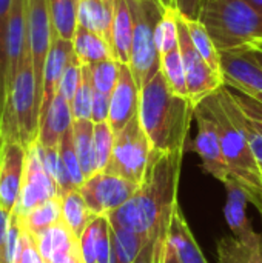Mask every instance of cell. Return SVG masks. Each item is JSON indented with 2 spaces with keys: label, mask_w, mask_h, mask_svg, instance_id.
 <instances>
[{
  "label": "cell",
  "mask_w": 262,
  "mask_h": 263,
  "mask_svg": "<svg viewBox=\"0 0 262 263\" xmlns=\"http://www.w3.org/2000/svg\"><path fill=\"white\" fill-rule=\"evenodd\" d=\"M184 154L182 151H153L147 174L137 191L125 205L107 216L110 223L142 234L148 240L167 239L178 208Z\"/></svg>",
  "instance_id": "6da1fadb"
},
{
  "label": "cell",
  "mask_w": 262,
  "mask_h": 263,
  "mask_svg": "<svg viewBox=\"0 0 262 263\" xmlns=\"http://www.w3.org/2000/svg\"><path fill=\"white\" fill-rule=\"evenodd\" d=\"M195 109L188 99L171 92L162 71H159L141 89L137 114L153 151L185 153L188 149V134Z\"/></svg>",
  "instance_id": "7a4b0ae2"
},
{
  "label": "cell",
  "mask_w": 262,
  "mask_h": 263,
  "mask_svg": "<svg viewBox=\"0 0 262 263\" xmlns=\"http://www.w3.org/2000/svg\"><path fill=\"white\" fill-rule=\"evenodd\" d=\"M199 20L219 52L242 49L262 39V14L246 0H207Z\"/></svg>",
  "instance_id": "3957f363"
},
{
  "label": "cell",
  "mask_w": 262,
  "mask_h": 263,
  "mask_svg": "<svg viewBox=\"0 0 262 263\" xmlns=\"http://www.w3.org/2000/svg\"><path fill=\"white\" fill-rule=\"evenodd\" d=\"M40 89L36 80L29 49L9 86L8 102L0 116V136L17 139L29 148L39 136Z\"/></svg>",
  "instance_id": "277c9868"
},
{
  "label": "cell",
  "mask_w": 262,
  "mask_h": 263,
  "mask_svg": "<svg viewBox=\"0 0 262 263\" xmlns=\"http://www.w3.org/2000/svg\"><path fill=\"white\" fill-rule=\"evenodd\" d=\"M204 102L213 114L222 154L230 168L232 177L244 186L250 203L258 208L262 205V174L242 129L227 114L218 92L212 94Z\"/></svg>",
  "instance_id": "5b68a950"
},
{
  "label": "cell",
  "mask_w": 262,
  "mask_h": 263,
  "mask_svg": "<svg viewBox=\"0 0 262 263\" xmlns=\"http://www.w3.org/2000/svg\"><path fill=\"white\" fill-rule=\"evenodd\" d=\"M133 12V43L130 68L142 89L159 71L161 55L156 48L154 31L164 8L158 0H130Z\"/></svg>",
  "instance_id": "8992f818"
},
{
  "label": "cell",
  "mask_w": 262,
  "mask_h": 263,
  "mask_svg": "<svg viewBox=\"0 0 262 263\" xmlns=\"http://www.w3.org/2000/svg\"><path fill=\"white\" fill-rule=\"evenodd\" d=\"M151 156V142L141 125L139 116H136L120 131L116 133L113 154L108 166L103 171L114 173L141 185L147 174Z\"/></svg>",
  "instance_id": "52a82bcc"
},
{
  "label": "cell",
  "mask_w": 262,
  "mask_h": 263,
  "mask_svg": "<svg viewBox=\"0 0 262 263\" xmlns=\"http://www.w3.org/2000/svg\"><path fill=\"white\" fill-rule=\"evenodd\" d=\"M179 49L185 68V79L188 88V99L196 108L212 94L218 92L224 86V77L216 72L195 48L185 20L179 15Z\"/></svg>",
  "instance_id": "ba28073f"
},
{
  "label": "cell",
  "mask_w": 262,
  "mask_h": 263,
  "mask_svg": "<svg viewBox=\"0 0 262 263\" xmlns=\"http://www.w3.org/2000/svg\"><path fill=\"white\" fill-rule=\"evenodd\" d=\"M139 185L114 173L99 171L88 177L79 188L94 216H108L125 205L137 191Z\"/></svg>",
  "instance_id": "9c48e42d"
},
{
  "label": "cell",
  "mask_w": 262,
  "mask_h": 263,
  "mask_svg": "<svg viewBox=\"0 0 262 263\" xmlns=\"http://www.w3.org/2000/svg\"><path fill=\"white\" fill-rule=\"evenodd\" d=\"M195 120L198 122V134L191 140L188 148L201 157L202 170L224 183L232 177V173L222 154L221 140L213 114L205 102H201L196 106Z\"/></svg>",
  "instance_id": "30bf717a"
},
{
  "label": "cell",
  "mask_w": 262,
  "mask_h": 263,
  "mask_svg": "<svg viewBox=\"0 0 262 263\" xmlns=\"http://www.w3.org/2000/svg\"><path fill=\"white\" fill-rule=\"evenodd\" d=\"M28 148L17 139L0 136V205L11 214L19 202Z\"/></svg>",
  "instance_id": "8fae6325"
},
{
  "label": "cell",
  "mask_w": 262,
  "mask_h": 263,
  "mask_svg": "<svg viewBox=\"0 0 262 263\" xmlns=\"http://www.w3.org/2000/svg\"><path fill=\"white\" fill-rule=\"evenodd\" d=\"M26 2V32L28 49L32 60L36 80L42 97L43 66L54 37L53 25L48 11V0H25Z\"/></svg>",
  "instance_id": "7c38bea8"
},
{
  "label": "cell",
  "mask_w": 262,
  "mask_h": 263,
  "mask_svg": "<svg viewBox=\"0 0 262 263\" xmlns=\"http://www.w3.org/2000/svg\"><path fill=\"white\" fill-rule=\"evenodd\" d=\"M59 188L49 173L46 171L40 154H39V146L37 140L28 148V157H26V170H25V177L19 196L17 206L12 213L23 214L34 206L59 197Z\"/></svg>",
  "instance_id": "4fadbf2b"
},
{
  "label": "cell",
  "mask_w": 262,
  "mask_h": 263,
  "mask_svg": "<svg viewBox=\"0 0 262 263\" xmlns=\"http://www.w3.org/2000/svg\"><path fill=\"white\" fill-rule=\"evenodd\" d=\"M221 69L224 85L246 92H262V66L247 48L222 51Z\"/></svg>",
  "instance_id": "5bb4252c"
},
{
  "label": "cell",
  "mask_w": 262,
  "mask_h": 263,
  "mask_svg": "<svg viewBox=\"0 0 262 263\" xmlns=\"http://www.w3.org/2000/svg\"><path fill=\"white\" fill-rule=\"evenodd\" d=\"M141 105V88L137 86L130 65L119 66L117 83L110 94V116L108 123L114 133L120 131L128 122L139 114Z\"/></svg>",
  "instance_id": "9a60e30c"
},
{
  "label": "cell",
  "mask_w": 262,
  "mask_h": 263,
  "mask_svg": "<svg viewBox=\"0 0 262 263\" xmlns=\"http://www.w3.org/2000/svg\"><path fill=\"white\" fill-rule=\"evenodd\" d=\"M227 190V202L224 208L225 222L232 231V236L244 243H256L262 240V234L255 231L249 216L247 203L250 202L244 186L233 177L224 182Z\"/></svg>",
  "instance_id": "2e32d148"
},
{
  "label": "cell",
  "mask_w": 262,
  "mask_h": 263,
  "mask_svg": "<svg viewBox=\"0 0 262 263\" xmlns=\"http://www.w3.org/2000/svg\"><path fill=\"white\" fill-rule=\"evenodd\" d=\"M74 55L73 42L53 37L51 48L43 66V82H42V97H40V117L46 112L51 102L57 94V88L62 79V74Z\"/></svg>",
  "instance_id": "e0dca14e"
},
{
  "label": "cell",
  "mask_w": 262,
  "mask_h": 263,
  "mask_svg": "<svg viewBox=\"0 0 262 263\" xmlns=\"http://www.w3.org/2000/svg\"><path fill=\"white\" fill-rule=\"evenodd\" d=\"M28 51L26 32V2L14 0L8 31V94Z\"/></svg>",
  "instance_id": "ac0fdd59"
},
{
  "label": "cell",
  "mask_w": 262,
  "mask_h": 263,
  "mask_svg": "<svg viewBox=\"0 0 262 263\" xmlns=\"http://www.w3.org/2000/svg\"><path fill=\"white\" fill-rule=\"evenodd\" d=\"M73 111L71 105L60 94H56L46 112L39 122L37 142L45 148H57L62 137L73 128Z\"/></svg>",
  "instance_id": "d6986e66"
},
{
  "label": "cell",
  "mask_w": 262,
  "mask_h": 263,
  "mask_svg": "<svg viewBox=\"0 0 262 263\" xmlns=\"http://www.w3.org/2000/svg\"><path fill=\"white\" fill-rule=\"evenodd\" d=\"M83 263H110L111 223L107 216H96L79 239Z\"/></svg>",
  "instance_id": "ffe728a7"
},
{
  "label": "cell",
  "mask_w": 262,
  "mask_h": 263,
  "mask_svg": "<svg viewBox=\"0 0 262 263\" xmlns=\"http://www.w3.org/2000/svg\"><path fill=\"white\" fill-rule=\"evenodd\" d=\"M133 43V12L130 0H114V17L111 26V52L117 63L130 65Z\"/></svg>",
  "instance_id": "44dd1931"
},
{
  "label": "cell",
  "mask_w": 262,
  "mask_h": 263,
  "mask_svg": "<svg viewBox=\"0 0 262 263\" xmlns=\"http://www.w3.org/2000/svg\"><path fill=\"white\" fill-rule=\"evenodd\" d=\"M34 239L45 263L56 262L79 250V239L74 237L63 222L45 230Z\"/></svg>",
  "instance_id": "7402d4cb"
},
{
  "label": "cell",
  "mask_w": 262,
  "mask_h": 263,
  "mask_svg": "<svg viewBox=\"0 0 262 263\" xmlns=\"http://www.w3.org/2000/svg\"><path fill=\"white\" fill-rule=\"evenodd\" d=\"M168 242L176 251L181 263H208L179 206L176 208L170 223Z\"/></svg>",
  "instance_id": "603a6c76"
},
{
  "label": "cell",
  "mask_w": 262,
  "mask_h": 263,
  "mask_svg": "<svg viewBox=\"0 0 262 263\" xmlns=\"http://www.w3.org/2000/svg\"><path fill=\"white\" fill-rule=\"evenodd\" d=\"M114 17V0H80L79 2V26L94 31L107 40H111V26ZM111 48V46H110Z\"/></svg>",
  "instance_id": "cb8c5ba5"
},
{
  "label": "cell",
  "mask_w": 262,
  "mask_h": 263,
  "mask_svg": "<svg viewBox=\"0 0 262 263\" xmlns=\"http://www.w3.org/2000/svg\"><path fill=\"white\" fill-rule=\"evenodd\" d=\"M71 42H73L74 55L83 66H91L94 63L113 57L111 48L107 43V40L99 34H96L94 31H90L83 26H77Z\"/></svg>",
  "instance_id": "d4e9b609"
},
{
  "label": "cell",
  "mask_w": 262,
  "mask_h": 263,
  "mask_svg": "<svg viewBox=\"0 0 262 263\" xmlns=\"http://www.w3.org/2000/svg\"><path fill=\"white\" fill-rule=\"evenodd\" d=\"M17 214V213H15ZM19 222L25 231H28L32 237L39 236L45 230L54 227L56 223L62 222V200L60 196L49 199L32 210L17 214Z\"/></svg>",
  "instance_id": "484cf974"
},
{
  "label": "cell",
  "mask_w": 262,
  "mask_h": 263,
  "mask_svg": "<svg viewBox=\"0 0 262 263\" xmlns=\"http://www.w3.org/2000/svg\"><path fill=\"white\" fill-rule=\"evenodd\" d=\"M62 200V222L74 234L76 239H80L85 228L96 217L88 208L83 196L79 190H71L60 196Z\"/></svg>",
  "instance_id": "4316f807"
},
{
  "label": "cell",
  "mask_w": 262,
  "mask_h": 263,
  "mask_svg": "<svg viewBox=\"0 0 262 263\" xmlns=\"http://www.w3.org/2000/svg\"><path fill=\"white\" fill-rule=\"evenodd\" d=\"M73 140L82 171L88 179L97 173V162L94 153V123L91 120H74Z\"/></svg>",
  "instance_id": "83f0119b"
},
{
  "label": "cell",
  "mask_w": 262,
  "mask_h": 263,
  "mask_svg": "<svg viewBox=\"0 0 262 263\" xmlns=\"http://www.w3.org/2000/svg\"><path fill=\"white\" fill-rule=\"evenodd\" d=\"M79 2L80 0H48V11L56 37L73 40L79 26Z\"/></svg>",
  "instance_id": "f1b7e54d"
},
{
  "label": "cell",
  "mask_w": 262,
  "mask_h": 263,
  "mask_svg": "<svg viewBox=\"0 0 262 263\" xmlns=\"http://www.w3.org/2000/svg\"><path fill=\"white\" fill-rule=\"evenodd\" d=\"M148 239L134 231L111 225V257L110 263H133Z\"/></svg>",
  "instance_id": "f546056e"
},
{
  "label": "cell",
  "mask_w": 262,
  "mask_h": 263,
  "mask_svg": "<svg viewBox=\"0 0 262 263\" xmlns=\"http://www.w3.org/2000/svg\"><path fill=\"white\" fill-rule=\"evenodd\" d=\"M219 99H221V103L224 106V109L227 111V114L232 117V120L242 129L249 145H250V149L253 153V157L259 166V171L262 174V134L249 122V119L242 114V111L239 109V106L236 105V102L233 100V97L230 96V92L227 91L225 86H222L219 91Z\"/></svg>",
  "instance_id": "4dcf8cb0"
},
{
  "label": "cell",
  "mask_w": 262,
  "mask_h": 263,
  "mask_svg": "<svg viewBox=\"0 0 262 263\" xmlns=\"http://www.w3.org/2000/svg\"><path fill=\"white\" fill-rule=\"evenodd\" d=\"M218 263H262V240L244 243L236 237H222L216 245Z\"/></svg>",
  "instance_id": "1f68e13d"
},
{
  "label": "cell",
  "mask_w": 262,
  "mask_h": 263,
  "mask_svg": "<svg viewBox=\"0 0 262 263\" xmlns=\"http://www.w3.org/2000/svg\"><path fill=\"white\" fill-rule=\"evenodd\" d=\"M159 55L179 48V12L174 8H164L154 31Z\"/></svg>",
  "instance_id": "d6a6232c"
},
{
  "label": "cell",
  "mask_w": 262,
  "mask_h": 263,
  "mask_svg": "<svg viewBox=\"0 0 262 263\" xmlns=\"http://www.w3.org/2000/svg\"><path fill=\"white\" fill-rule=\"evenodd\" d=\"M190 39L195 45V48L198 49V52L204 57V60L216 71L222 76V69H221V52L216 48L213 39L210 37L207 28L204 26V23L201 20H188L184 18ZM224 77V76H222Z\"/></svg>",
  "instance_id": "836d02e7"
},
{
  "label": "cell",
  "mask_w": 262,
  "mask_h": 263,
  "mask_svg": "<svg viewBox=\"0 0 262 263\" xmlns=\"http://www.w3.org/2000/svg\"><path fill=\"white\" fill-rule=\"evenodd\" d=\"M14 0H0V116L8 102V31Z\"/></svg>",
  "instance_id": "e575fe53"
},
{
  "label": "cell",
  "mask_w": 262,
  "mask_h": 263,
  "mask_svg": "<svg viewBox=\"0 0 262 263\" xmlns=\"http://www.w3.org/2000/svg\"><path fill=\"white\" fill-rule=\"evenodd\" d=\"M161 71H162L171 92H174L179 97L188 99L185 68H184L182 54H181L179 48H176L174 51H171L168 54L161 55Z\"/></svg>",
  "instance_id": "d590c367"
},
{
  "label": "cell",
  "mask_w": 262,
  "mask_h": 263,
  "mask_svg": "<svg viewBox=\"0 0 262 263\" xmlns=\"http://www.w3.org/2000/svg\"><path fill=\"white\" fill-rule=\"evenodd\" d=\"M59 153H60L62 163L65 166V171L69 177L73 188L79 190L83 185V182L86 180V177L82 171V166H80V162H79V157H77V153L74 148L73 128L62 137V140L59 143Z\"/></svg>",
  "instance_id": "8d00e7d4"
},
{
  "label": "cell",
  "mask_w": 262,
  "mask_h": 263,
  "mask_svg": "<svg viewBox=\"0 0 262 263\" xmlns=\"http://www.w3.org/2000/svg\"><path fill=\"white\" fill-rule=\"evenodd\" d=\"M93 97H94V86L91 82L90 69L88 66L82 65V82L73 100L69 102L74 120H91Z\"/></svg>",
  "instance_id": "74e56055"
},
{
  "label": "cell",
  "mask_w": 262,
  "mask_h": 263,
  "mask_svg": "<svg viewBox=\"0 0 262 263\" xmlns=\"http://www.w3.org/2000/svg\"><path fill=\"white\" fill-rule=\"evenodd\" d=\"M37 146H39L40 159H42L46 171L49 173V176L56 182L60 196L65 194V193H68V191H71V190H74L73 185H71V182H69V177H68L66 171H65V166L62 163L60 153H59V146L57 148H45L39 142H37Z\"/></svg>",
  "instance_id": "f35d334b"
},
{
  "label": "cell",
  "mask_w": 262,
  "mask_h": 263,
  "mask_svg": "<svg viewBox=\"0 0 262 263\" xmlns=\"http://www.w3.org/2000/svg\"><path fill=\"white\" fill-rule=\"evenodd\" d=\"M119 66L120 63H117V60L113 57L88 66L94 89L110 96L119 79Z\"/></svg>",
  "instance_id": "ab89813d"
},
{
  "label": "cell",
  "mask_w": 262,
  "mask_h": 263,
  "mask_svg": "<svg viewBox=\"0 0 262 263\" xmlns=\"http://www.w3.org/2000/svg\"><path fill=\"white\" fill-rule=\"evenodd\" d=\"M116 133L108 122L94 123V153L97 162V173L103 171L108 166V162L113 154Z\"/></svg>",
  "instance_id": "60d3db41"
},
{
  "label": "cell",
  "mask_w": 262,
  "mask_h": 263,
  "mask_svg": "<svg viewBox=\"0 0 262 263\" xmlns=\"http://www.w3.org/2000/svg\"><path fill=\"white\" fill-rule=\"evenodd\" d=\"M227 88V91L230 92V96L233 97V100L236 102V105L239 106V109L242 111V114L249 119V122L259 131L262 134V102L258 100L256 97H253L252 94L230 86V85H224Z\"/></svg>",
  "instance_id": "b9f144b4"
},
{
  "label": "cell",
  "mask_w": 262,
  "mask_h": 263,
  "mask_svg": "<svg viewBox=\"0 0 262 263\" xmlns=\"http://www.w3.org/2000/svg\"><path fill=\"white\" fill-rule=\"evenodd\" d=\"M80 82H82V65L77 60V57L73 55V59L69 60V63L66 65V68L62 74V79H60V83L57 88V94H60L63 99L71 102L76 91L80 86Z\"/></svg>",
  "instance_id": "7bdbcfd3"
},
{
  "label": "cell",
  "mask_w": 262,
  "mask_h": 263,
  "mask_svg": "<svg viewBox=\"0 0 262 263\" xmlns=\"http://www.w3.org/2000/svg\"><path fill=\"white\" fill-rule=\"evenodd\" d=\"M20 239H22V225L15 213H11L8 234L3 247V263H15L17 254L20 250Z\"/></svg>",
  "instance_id": "ee69618b"
},
{
  "label": "cell",
  "mask_w": 262,
  "mask_h": 263,
  "mask_svg": "<svg viewBox=\"0 0 262 263\" xmlns=\"http://www.w3.org/2000/svg\"><path fill=\"white\" fill-rule=\"evenodd\" d=\"M15 263H45L42 259L36 239L22 228V239H20V250L17 254Z\"/></svg>",
  "instance_id": "f6af8a7d"
},
{
  "label": "cell",
  "mask_w": 262,
  "mask_h": 263,
  "mask_svg": "<svg viewBox=\"0 0 262 263\" xmlns=\"http://www.w3.org/2000/svg\"><path fill=\"white\" fill-rule=\"evenodd\" d=\"M108 116H110V96L94 89L93 106H91V122L93 123L108 122Z\"/></svg>",
  "instance_id": "bcb514c9"
},
{
  "label": "cell",
  "mask_w": 262,
  "mask_h": 263,
  "mask_svg": "<svg viewBox=\"0 0 262 263\" xmlns=\"http://www.w3.org/2000/svg\"><path fill=\"white\" fill-rule=\"evenodd\" d=\"M205 0H173V8L188 20H199Z\"/></svg>",
  "instance_id": "7dc6e473"
},
{
  "label": "cell",
  "mask_w": 262,
  "mask_h": 263,
  "mask_svg": "<svg viewBox=\"0 0 262 263\" xmlns=\"http://www.w3.org/2000/svg\"><path fill=\"white\" fill-rule=\"evenodd\" d=\"M133 263H156L154 259V240H148Z\"/></svg>",
  "instance_id": "c3c4849f"
},
{
  "label": "cell",
  "mask_w": 262,
  "mask_h": 263,
  "mask_svg": "<svg viewBox=\"0 0 262 263\" xmlns=\"http://www.w3.org/2000/svg\"><path fill=\"white\" fill-rule=\"evenodd\" d=\"M159 263H181L179 262V257L176 254V251L173 250V247L170 245L168 239H167V245H165V250H164V254H162V259Z\"/></svg>",
  "instance_id": "681fc988"
},
{
  "label": "cell",
  "mask_w": 262,
  "mask_h": 263,
  "mask_svg": "<svg viewBox=\"0 0 262 263\" xmlns=\"http://www.w3.org/2000/svg\"><path fill=\"white\" fill-rule=\"evenodd\" d=\"M247 49L253 54V57L256 59V62L262 66V46H258V45H253L252 43V45L247 46Z\"/></svg>",
  "instance_id": "f907efd6"
},
{
  "label": "cell",
  "mask_w": 262,
  "mask_h": 263,
  "mask_svg": "<svg viewBox=\"0 0 262 263\" xmlns=\"http://www.w3.org/2000/svg\"><path fill=\"white\" fill-rule=\"evenodd\" d=\"M252 8H255L259 14H262V0H246Z\"/></svg>",
  "instance_id": "816d5d0a"
},
{
  "label": "cell",
  "mask_w": 262,
  "mask_h": 263,
  "mask_svg": "<svg viewBox=\"0 0 262 263\" xmlns=\"http://www.w3.org/2000/svg\"><path fill=\"white\" fill-rule=\"evenodd\" d=\"M162 8H173V0H158Z\"/></svg>",
  "instance_id": "f5cc1de1"
},
{
  "label": "cell",
  "mask_w": 262,
  "mask_h": 263,
  "mask_svg": "<svg viewBox=\"0 0 262 263\" xmlns=\"http://www.w3.org/2000/svg\"><path fill=\"white\" fill-rule=\"evenodd\" d=\"M249 94H252L253 97H256L258 100H261L262 102V92H249Z\"/></svg>",
  "instance_id": "db71d44e"
},
{
  "label": "cell",
  "mask_w": 262,
  "mask_h": 263,
  "mask_svg": "<svg viewBox=\"0 0 262 263\" xmlns=\"http://www.w3.org/2000/svg\"><path fill=\"white\" fill-rule=\"evenodd\" d=\"M252 45V43H250ZM253 45H258V46H262V39H259V40H256V42H253Z\"/></svg>",
  "instance_id": "11a10c76"
},
{
  "label": "cell",
  "mask_w": 262,
  "mask_h": 263,
  "mask_svg": "<svg viewBox=\"0 0 262 263\" xmlns=\"http://www.w3.org/2000/svg\"><path fill=\"white\" fill-rule=\"evenodd\" d=\"M256 210H258V211H259V213H261V216H262V205H259V206H258V208H256Z\"/></svg>",
  "instance_id": "9f6ffc18"
}]
</instances>
